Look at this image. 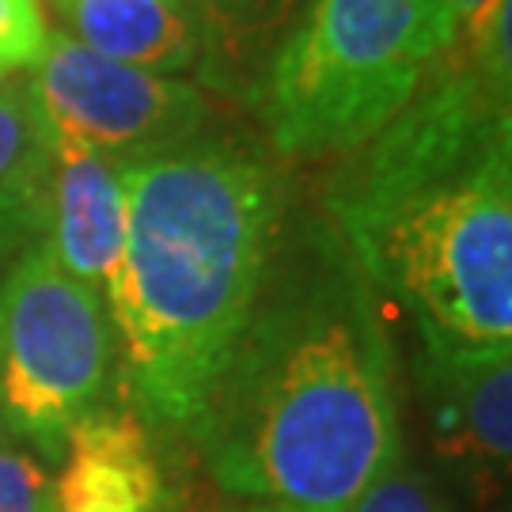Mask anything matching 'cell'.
<instances>
[{
  "instance_id": "cell-1",
  "label": "cell",
  "mask_w": 512,
  "mask_h": 512,
  "mask_svg": "<svg viewBox=\"0 0 512 512\" xmlns=\"http://www.w3.org/2000/svg\"><path fill=\"white\" fill-rule=\"evenodd\" d=\"M512 0L330 183L334 236L418 338L512 346Z\"/></svg>"
},
{
  "instance_id": "cell-2",
  "label": "cell",
  "mask_w": 512,
  "mask_h": 512,
  "mask_svg": "<svg viewBox=\"0 0 512 512\" xmlns=\"http://www.w3.org/2000/svg\"><path fill=\"white\" fill-rule=\"evenodd\" d=\"M190 440L224 497L304 512H346L403 452L376 289L330 224L281 239Z\"/></svg>"
},
{
  "instance_id": "cell-3",
  "label": "cell",
  "mask_w": 512,
  "mask_h": 512,
  "mask_svg": "<svg viewBox=\"0 0 512 512\" xmlns=\"http://www.w3.org/2000/svg\"><path fill=\"white\" fill-rule=\"evenodd\" d=\"M126 232L107 311L137 414L194 433L285 239V183L243 137L205 133L122 167Z\"/></svg>"
},
{
  "instance_id": "cell-4",
  "label": "cell",
  "mask_w": 512,
  "mask_h": 512,
  "mask_svg": "<svg viewBox=\"0 0 512 512\" xmlns=\"http://www.w3.org/2000/svg\"><path fill=\"white\" fill-rule=\"evenodd\" d=\"M448 50L440 0H308L251 107L281 160L353 156Z\"/></svg>"
},
{
  "instance_id": "cell-5",
  "label": "cell",
  "mask_w": 512,
  "mask_h": 512,
  "mask_svg": "<svg viewBox=\"0 0 512 512\" xmlns=\"http://www.w3.org/2000/svg\"><path fill=\"white\" fill-rule=\"evenodd\" d=\"M118 357L103 293L69 277L46 239L0 274V425L4 437L61 459L65 437L88 418Z\"/></svg>"
},
{
  "instance_id": "cell-6",
  "label": "cell",
  "mask_w": 512,
  "mask_h": 512,
  "mask_svg": "<svg viewBox=\"0 0 512 512\" xmlns=\"http://www.w3.org/2000/svg\"><path fill=\"white\" fill-rule=\"evenodd\" d=\"M27 88L54 137L118 167L167 156L209 133V99L198 84L99 57L57 31L46 38Z\"/></svg>"
},
{
  "instance_id": "cell-7",
  "label": "cell",
  "mask_w": 512,
  "mask_h": 512,
  "mask_svg": "<svg viewBox=\"0 0 512 512\" xmlns=\"http://www.w3.org/2000/svg\"><path fill=\"white\" fill-rule=\"evenodd\" d=\"M414 376L448 475L482 501L501 497L512 459V346L421 338Z\"/></svg>"
},
{
  "instance_id": "cell-8",
  "label": "cell",
  "mask_w": 512,
  "mask_h": 512,
  "mask_svg": "<svg viewBox=\"0 0 512 512\" xmlns=\"http://www.w3.org/2000/svg\"><path fill=\"white\" fill-rule=\"evenodd\" d=\"M57 512H179L175 486L141 414L95 406L65 437Z\"/></svg>"
},
{
  "instance_id": "cell-9",
  "label": "cell",
  "mask_w": 512,
  "mask_h": 512,
  "mask_svg": "<svg viewBox=\"0 0 512 512\" xmlns=\"http://www.w3.org/2000/svg\"><path fill=\"white\" fill-rule=\"evenodd\" d=\"M126 232V183L122 167L92 148L57 137L54 194L46 247L57 266L88 289L103 293Z\"/></svg>"
},
{
  "instance_id": "cell-10",
  "label": "cell",
  "mask_w": 512,
  "mask_h": 512,
  "mask_svg": "<svg viewBox=\"0 0 512 512\" xmlns=\"http://www.w3.org/2000/svg\"><path fill=\"white\" fill-rule=\"evenodd\" d=\"M54 8L99 57L160 76L202 69L205 38L190 0H54Z\"/></svg>"
},
{
  "instance_id": "cell-11",
  "label": "cell",
  "mask_w": 512,
  "mask_h": 512,
  "mask_svg": "<svg viewBox=\"0 0 512 512\" xmlns=\"http://www.w3.org/2000/svg\"><path fill=\"white\" fill-rule=\"evenodd\" d=\"M57 137L27 84L0 80V270L46 239Z\"/></svg>"
},
{
  "instance_id": "cell-12",
  "label": "cell",
  "mask_w": 512,
  "mask_h": 512,
  "mask_svg": "<svg viewBox=\"0 0 512 512\" xmlns=\"http://www.w3.org/2000/svg\"><path fill=\"white\" fill-rule=\"evenodd\" d=\"M308 0H190L202 23V80L217 92L255 103L270 57Z\"/></svg>"
},
{
  "instance_id": "cell-13",
  "label": "cell",
  "mask_w": 512,
  "mask_h": 512,
  "mask_svg": "<svg viewBox=\"0 0 512 512\" xmlns=\"http://www.w3.org/2000/svg\"><path fill=\"white\" fill-rule=\"evenodd\" d=\"M346 512H459L456 501L437 478L429 475L406 448L387 463V471L376 482H368Z\"/></svg>"
},
{
  "instance_id": "cell-14",
  "label": "cell",
  "mask_w": 512,
  "mask_h": 512,
  "mask_svg": "<svg viewBox=\"0 0 512 512\" xmlns=\"http://www.w3.org/2000/svg\"><path fill=\"white\" fill-rule=\"evenodd\" d=\"M46 16L42 0H0V80L35 69L46 50Z\"/></svg>"
},
{
  "instance_id": "cell-15",
  "label": "cell",
  "mask_w": 512,
  "mask_h": 512,
  "mask_svg": "<svg viewBox=\"0 0 512 512\" xmlns=\"http://www.w3.org/2000/svg\"><path fill=\"white\" fill-rule=\"evenodd\" d=\"M0 512H57L54 475L8 444H0Z\"/></svg>"
},
{
  "instance_id": "cell-16",
  "label": "cell",
  "mask_w": 512,
  "mask_h": 512,
  "mask_svg": "<svg viewBox=\"0 0 512 512\" xmlns=\"http://www.w3.org/2000/svg\"><path fill=\"white\" fill-rule=\"evenodd\" d=\"M440 4H444L452 46H456V42H467V38H475L482 31V23L494 16L501 0H440Z\"/></svg>"
},
{
  "instance_id": "cell-17",
  "label": "cell",
  "mask_w": 512,
  "mask_h": 512,
  "mask_svg": "<svg viewBox=\"0 0 512 512\" xmlns=\"http://www.w3.org/2000/svg\"><path fill=\"white\" fill-rule=\"evenodd\" d=\"M217 512H304V509L277 505V501H232V497H224V505H217Z\"/></svg>"
},
{
  "instance_id": "cell-18",
  "label": "cell",
  "mask_w": 512,
  "mask_h": 512,
  "mask_svg": "<svg viewBox=\"0 0 512 512\" xmlns=\"http://www.w3.org/2000/svg\"><path fill=\"white\" fill-rule=\"evenodd\" d=\"M0 444H8V437H4V425H0Z\"/></svg>"
}]
</instances>
